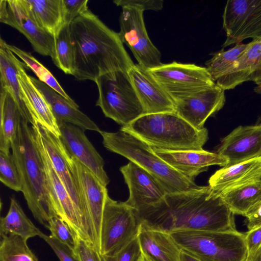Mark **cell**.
Returning a JSON list of instances; mask_svg holds the SVG:
<instances>
[{"mask_svg":"<svg viewBox=\"0 0 261 261\" xmlns=\"http://www.w3.org/2000/svg\"><path fill=\"white\" fill-rule=\"evenodd\" d=\"M136 212L142 225L169 233L237 230L234 215L209 186L167 193L159 203Z\"/></svg>","mask_w":261,"mask_h":261,"instance_id":"1","label":"cell"},{"mask_svg":"<svg viewBox=\"0 0 261 261\" xmlns=\"http://www.w3.org/2000/svg\"><path fill=\"white\" fill-rule=\"evenodd\" d=\"M73 54L72 75L95 82L109 72H127L135 64L118 33L88 10L70 24Z\"/></svg>","mask_w":261,"mask_h":261,"instance_id":"2","label":"cell"},{"mask_svg":"<svg viewBox=\"0 0 261 261\" xmlns=\"http://www.w3.org/2000/svg\"><path fill=\"white\" fill-rule=\"evenodd\" d=\"M11 149L28 206L35 219L45 227L58 216L36 133L28 119L20 123Z\"/></svg>","mask_w":261,"mask_h":261,"instance_id":"3","label":"cell"},{"mask_svg":"<svg viewBox=\"0 0 261 261\" xmlns=\"http://www.w3.org/2000/svg\"><path fill=\"white\" fill-rule=\"evenodd\" d=\"M120 129L151 147L169 150H202L208 130H198L175 112L144 114Z\"/></svg>","mask_w":261,"mask_h":261,"instance_id":"4","label":"cell"},{"mask_svg":"<svg viewBox=\"0 0 261 261\" xmlns=\"http://www.w3.org/2000/svg\"><path fill=\"white\" fill-rule=\"evenodd\" d=\"M102 144L108 150L123 156L149 173L167 193H175L197 188L191 180L156 155L149 145L133 135L120 130H101Z\"/></svg>","mask_w":261,"mask_h":261,"instance_id":"5","label":"cell"},{"mask_svg":"<svg viewBox=\"0 0 261 261\" xmlns=\"http://www.w3.org/2000/svg\"><path fill=\"white\" fill-rule=\"evenodd\" d=\"M170 234L181 250L200 261H245L248 251L245 233L181 231Z\"/></svg>","mask_w":261,"mask_h":261,"instance_id":"6","label":"cell"},{"mask_svg":"<svg viewBox=\"0 0 261 261\" xmlns=\"http://www.w3.org/2000/svg\"><path fill=\"white\" fill-rule=\"evenodd\" d=\"M95 82L99 93L96 106L106 117L123 126L144 114L127 72H109Z\"/></svg>","mask_w":261,"mask_h":261,"instance_id":"7","label":"cell"},{"mask_svg":"<svg viewBox=\"0 0 261 261\" xmlns=\"http://www.w3.org/2000/svg\"><path fill=\"white\" fill-rule=\"evenodd\" d=\"M141 225L136 211L107 196L103 211L100 254L113 255L137 237Z\"/></svg>","mask_w":261,"mask_h":261,"instance_id":"8","label":"cell"},{"mask_svg":"<svg viewBox=\"0 0 261 261\" xmlns=\"http://www.w3.org/2000/svg\"><path fill=\"white\" fill-rule=\"evenodd\" d=\"M37 132L51 165L74 204L82 222L94 241L85 201L77 179L65 156V147L57 136L38 122L32 125Z\"/></svg>","mask_w":261,"mask_h":261,"instance_id":"9","label":"cell"},{"mask_svg":"<svg viewBox=\"0 0 261 261\" xmlns=\"http://www.w3.org/2000/svg\"><path fill=\"white\" fill-rule=\"evenodd\" d=\"M144 11L130 6L122 7L119 37L132 52L138 64L150 69L161 65L162 55L150 39L143 18Z\"/></svg>","mask_w":261,"mask_h":261,"instance_id":"10","label":"cell"},{"mask_svg":"<svg viewBox=\"0 0 261 261\" xmlns=\"http://www.w3.org/2000/svg\"><path fill=\"white\" fill-rule=\"evenodd\" d=\"M173 101L215 82L205 67L173 61L148 69Z\"/></svg>","mask_w":261,"mask_h":261,"instance_id":"11","label":"cell"},{"mask_svg":"<svg viewBox=\"0 0 261 261\" xmlns=\"http://www.w3.org/2000/svg\"><path fill=\"white\" fill-rule=\"evenodd\" d=\"M222 18L226 34L223 48L261 38V0H228Z\"/></svg>","mask_w":261,"mask_h":261,"instance_id":"12","label":"cell"},{"mask_svg":"<svg viewBox=\"0 0 261 261\" xmlns=\"http://www.w3.org/2000/svg\"><path fill=\"white\" fill-rule=\"evenodd\" d=\"M0 21L17 30L40 55H55V37L38 26L29 15L21 0H1Z\"/></svg>","mask_w":261,"mask_h":261,"instance_id":"13","label":"cell"},{"mask_svg":"<svg viewBox=\"0 0 261 261\" xmlns=\"http://www.w3.org/2000/svg\"><path fill=\"white\" fill-rule=\"evenodd\" d=\"M66 159L75 174L82 191L91 222L95 245L100 253L102 217L108 190L97 177L65 148Z\"/></svg>","mask_w":261,"mask_h":261,"instance_id":"14","label":"cell"},{"mask_svg":"<svg viewBox=\"0 0 261 261\" xmlns=\"http://www.w3.org/2000/svg\"><path fill=\"white\" fill-rule=\"evenodd\" d=\"M226 101L225 90L216 83L174 101L175 113L195 128L220 111Z\"/></svg>","mask_w":261,"mask_h":261,"instance_id":"15","label":"cell"},{"mask_svg":"<svg viewBox=\"0 0 261 261\" xmlns=\"http://www.w3.org/2000/svg\"><path fill=\"white\" fill-rule=\"evenodd\" d=\"M59 138L68 153L90 170L105 187L110 179L104 169V161L85 134V130L75 125L58 124Z\"/></svg>","mask_w":261,"mask_h":261,"instance_id":"16","label":"cell"},{"mask_svg":"<svg viewBox=\"0 0 261 261\" xmlns=\"http://www.w3.org/2000/svg\"><path fill=\"white\" fill-rule=\"evenodd\" d=\"M120 170L129 191L125 202L137 211L159 203L167 194L149 173L132 162Z\"/></svg>","mask_w":261,"mask_h":261,"instance_id":"17","label":"cell"},{"mask_svg":"<svg viewBox=\"0 0 261 261\" xmlns=\"http://www.w3.org/2000/svg\"><path fill=\"white\" fill-rule=\"evenodd\" d=\"M127 73L144 114L175 113L174 101L148 69L137 63Z\"/></svg>","mask_w":261,"mask_h":261,"instance_id":"18","label":"cell"},{"mask_svg":"<svg viewBox=\"0 0 261 261\" xmlns=\"http://www.w3.org/2000/svg\"><path fill=\"white\" fill-rule=\"evenodd\" d=\"M217 153L227 166L261 156V124L236 127L221 140Z\"/></svg>","mask_w":261,"mask_h":261,"instance_id":"19","label":"cell"},{"mask_svg":"<svg viewBox=\"0 0 261 261\" xmlns=\"http://www.w3.org/2000/svg\"><path fill=\"white\" fill-rule=\"evenodd\" d=\"M154 153L189 179L194 178L213 165L227 166V160L217 152L203 149L169 150L151 147Z\"/></svg>","mask_w":261,"mask_h":261,"instance_id":"20","label":"cell"},{"mask_svg":"<svg viewBox=\"0 0 261 261\" xmlns=\"http://www.w3.org/2000/svg\"><path fill=\"white\" fill-rule=\"evenodd\" d=\"M24 63L20 61L17 74L23 101L33 120L38 122L52 133L60 137L58 124L43 95L32 82L26 72Z\"/></svg>","mask_w":261,"mask_h":261,"instance_id":"21","label":"cell"},{"mask_svg":"<svg viewBox=\"0 0 261 261\" xmlns=\"http://www.w3.org/2000/svg\"><path fill=\"white\" fill-rule=\"evenodd\" d=\"M30 78L46 99L58 124L65 122L77 126L85 130H93L99 133L101 132L97 125L79 110L75 102L69 101L38 79L31 76Z\"/></svg>","mask_w":261,"mask_h":261,"instance_id":"22","label":"cell"},{"mask_svg":"<svg viewBox=\"0 0 261 261\" xmlns=\"http://www.w3.org/2000/svg\"><path fill=\"white\" fill-rule=\"evenodd\" d=\"M261 179V156L216 171L208 180L209 186L218 193Z\"/></svg>","mask_w":261,"mask_h":261,"instance_id":"23","label":"cell"},{"mask_svg":"<svg viewBox=\"0 0 261 261\" xmlns=\"http://www.w3.org/2000/svg\"><path fill=\"white\" fill-rule=\"evenodd\" d=\"M137 238L142 254L149 261H180L181 250L169 233L141 224Z\"/></svg>","mask_w":261,"mask_h":261,"instance_id":"24","label":"cell"},{"mask_svg":"<svg viewBox=\"0 0 261 261\" xmlns=\"http://www.w3.org/2000/svg\"><path fill=\"white\" fill-rule=\"evenodd\" d=\"M0 151L10 153L12 143L23 119L33 120L23 111L11 93L1 87L0 92Z\"/></svg>","mask_w":261,"mask_h":261,"instance_id":"25","label":"cell"},{"mask_svg":"<svg viewBox=\"0 0 261 261\" xmlns=\"http://www.w3.org/2000/svg\"><path fill=\"white\" fill-rule=\"evenodd\" d=\"M261 63V38L252 40L243 54L216 83L224 90L247 82Z\"/></svg>","mask_w":261,"mask_h":261,"instance_id":"26","label":"cell"},{"mask_svg":"<svg viewBox=\"0 0 261 261\" xmlns=\"http://www.w3.org/2000/svg\"><path fill=\"white\" fill-rule=\"evenodd\" d=\"M39 27L55 36L64 24L62 0H21Z\"/></svg>","mask_w":261,"mask_h":261,"instance_id":"27","label":"cell"},{"mask_svg":"<svg viewBox=\"0 0 261 261\" xmlns=\"http://www.w3.org/2000/svg\"><path fill=\"white\" fill-rule=\"evenodd\" d=\"M5 42V41L1 38V87L7 88L11 93L21 109L33 120L23 101L17 77L18 65L20 61L6 46Z\"/></svg>","mask_w":261,"mask_h":261,"instance_id":"28","label":"cell"},{"mask_svg":"<svg viewBox=\"0 0 261 261\" xmlns=\"http://www.w3.org/2000/svg\"><path fill=\"white\" fill-rule=\"evenodd\" d=\"M219 194L233 215L245 216L261 200V179Z\"/></svg>","mask_w":261,"mask_h":261,"instance_id":"29","label":"cell"},{"mask_svg":"<svg viewBox=\"0 0 261 261\" xmlns=\"http://www.w3.org/2000/svg\"><path fill=\"white\" fill-rule=\"evenodd\" d=\"M41 232L27 216L17 200L11 197L7 215L0 218V236L13 234L28 240L39 237Z\"/></svg>","mask_w":261,"mask_h":261,"instance_id":"30","label":"cell"},{"mask_svg":"<svg viewBox=\"0 0 261 261\" xmlns=\"http://www.w3.org/2000/svg\"><path fill=\"white\" fill-rule=\"evenodd\" d=\"M0 238V261H40L29 247L27 240L13 234Z\"/></svg>","mask_w":261,"mask_h":261,"instance_id":"31","label":"cell"},{"mask_svg":"<svg viewBox=\"0 0 261 261\" xmlns=\"http://www.w3.org/2000/svg\"><path fill=\"white\" fill-rule=\"evenodd\" d=\"M6 46L14 55L19 57L36 74L38 80L46 84L70 102L74 101L66 93L51 73L39 61L35 59L31 53L27 52L16 46L5 42Z\"/></svg>","mask_w":261,"mask_h":261,"instance_id":"32","label":"cell"},{"mask_svg":"<svg viewBox=\"0 0 261 261\" xmlns=\"http://www.w3.org/2000/svg\"><path fill=\"white\" fill-rule=\"evenodd\" d=\"M248 46V43L241 42L227 50H224L223 48L213 54L212 58L205 63V67L214 82H216L226 73Z\"/></svg>","mask_w":261,"mask_h":261,"instance_id":"33","label":"cell"},{"mask_svg":"<svg viewBox=\"0 0 261 261\" xmlns=\"http://www.w3.org/2000/svg\"><path fill=\"white\" fill-rule=\"evenodd\" d=\"M55 55L52 61L64 73L73 74V54L70 24H64L55 35Z\"/></svg>","mask_w":261,"mask_h":261,"instance_id":"34","label":"cell"},{"mask_svg":"<svg viewBox=\"0 0 261 261\" xmlns=\"http://www.w3.org/2000/svg\"><path fill=\"white\" fill-rule=\"evenodd\" d=\"M0 180L6 186L21 192V177L18 167L12 153L0 151Z\"/></svg>","mask_w":261,"mask_h":261,"instance_id":"35","label":"cell"},{"mask_svg":"<svg viewBox=\"0 0 261 261\" xmlns=\"http://www.w3.org/2000/svg\"><path fill=\"white\" fill-rule=\"evenodd\" d=\"M50 232V236L69 248L74 253L75 233L69 226L59 216L51 218L45 226Z\"/></svg>","mask_w":261,"mask_h":261,"instance_id":"36","label":"cell"},{"mask_svg":"<svg viewBox=\"0 0 261 261\" xmlns=\"http://www.w3.org/2000/svg\"><path fill=\"white\" fill-rule=\"evenodd\" d=\"M141 255L137 237L117 253L111 255H101V257L102 261H138Z\"/></svg>","mask_w":261,"mask_h":261,"instance_id":"37","label":"cell"},{"mask_svg":"<svg viewBox=\"0 0 261 261\" xmlns=\"http://www.w3.org/2000/svg\"><path fill=\"white\" fill-rule=\"evenodd\" d=\"M64 24H70L76 17L88 9V0H62Z\"/></svg>","mask_w":261,"mask_h":261,"instance_id":"38","label":"cell"},{"mask_svg":"<svg viewBox=\"0 0 261 261\" xmlns=\"http://www.w3.org/2000/svg\"><path fill=\"white\" fill-rule=\"evenodd\" d=\"M39 237L51 247L60 261H79L72 250L51 236H47L41 231Z\"/></svg>","mask_w":261,"mask_h":261,"instance_id":"39","label":"cell"},{"mask_svg":"<svg viewBox=\"0 0 261 261\" xmlns=\"http://www.w3.org/2000/svg\"><path fill=\"white\" fill-rule=\"evenodd\" d=\"M74 254L79 261H102L100 254L93 246L75 234Z\"/></svg>","mask_w":261,"mask_h":261,"instance_id":"40","label":"cell"},{"mask_svg":"<svg viewBox=\"0 0 261 261\" xmlns=\"http://www.w3.org/2000/svg\"><path fill=\"white\" fill-rule=\"evenodd\" d=\"M113 3L122 7L130 6L145 10L160 11L163 7L164 1L162 0H115Z\"/></svg>","mask_w":261,"mask_h":261,"instance_id":"41","label":"cell"},{"mask_svg":"<svg viewBox=\"0 0 261 261\" xmlns=\"http://www.w3.org/2000/svg\"><path fill=\"white\" fill-rule=\"evenodd\" d=\"M245 217L248 230L261 227V200L248 212Z\"/></svg>","mask_w":261,"mask_h":261,"instance_id":"42","label":"cell"},{"mask_svg":"<svg viewBox=\"0 0 261 261\" xmlns=\"http://www.w3.org/2000/svg\"><path fill=\"white\" fill-rule=\"evenodd\" d=\"M245 241L248 254L256 250L261 246V227L248 230L245 233Z\"/></svg>","mask_w":261,"mask_h":261,"instance_id":"43","label":"cell"},{"mask_svg":"<svg viewBox=\"0 0 261 261\" xmlns=\"http://www.w3.org/2000/svg\"><path fill=\"white\" fill-rule=\"evenodd\" d=\"M248 81H252L256 85L261 83V63L256 68L255 71L250 76Z\"/></svg>","mask_w":261,"mask_h":261,"instance_id":"44","label":"cell"},{"mask_svg":"<svg viewBox=\"0 0 261 261\" xmlns=\"http://www.w3.org/2000/svg\"><path fill=\"white\" fill-rule=\"evenodd\" d=\"M245 261H261V246L253 252L248 254Z\"/></svg>","mask_w":261,"mask_h":261,"instance_id":"45","label":"cell"},{"mask_svg":"<svg viewBox=\"0 0 261 261\" xmlns=\"http://www.w3.org/2000/svg\"><path fill=\"white\" fill-rule=\"evenodd\" d=\"M180 261H200L189 254L181 250Z\"/></svg>","mask_w":261,"mask_h":261,"instance_id":"46","label":"cell"},{"mask_svg":"<svg viewBox=\"0 0 261 261\" xmlns=\"http://www.w3.org/2000/svg\"><path fill=\"white\" fill-rule=\"evenodd\" d=\"M254 91L256 93L261 95V83L257 84V86L254 88Z\"/></svg>","mask_w":261,"mask_h":261,"instance_id":"47","label":"cell"},{"mask_svg":"<svg viewBox=\"0 0 261 261\" xmlns=\"http://www.w3.org/2000/svg\"><path fill=\"white\" fill-rule=\"evenodd\" d=\"M138 261H149L142 254L141 255Z\"/></svg>","mask_w":261,"mask_h":261,"instance_id":"48","label":"cell"},{"mask_svg":"<svg viewBox=\"0 0 261 261\" xmlns=\"http://www.w3.org/2000/svg\"></svg>","mask_w":261,"mask_h":261,"instance_id":"49","label":"cell"}]
</instances>
